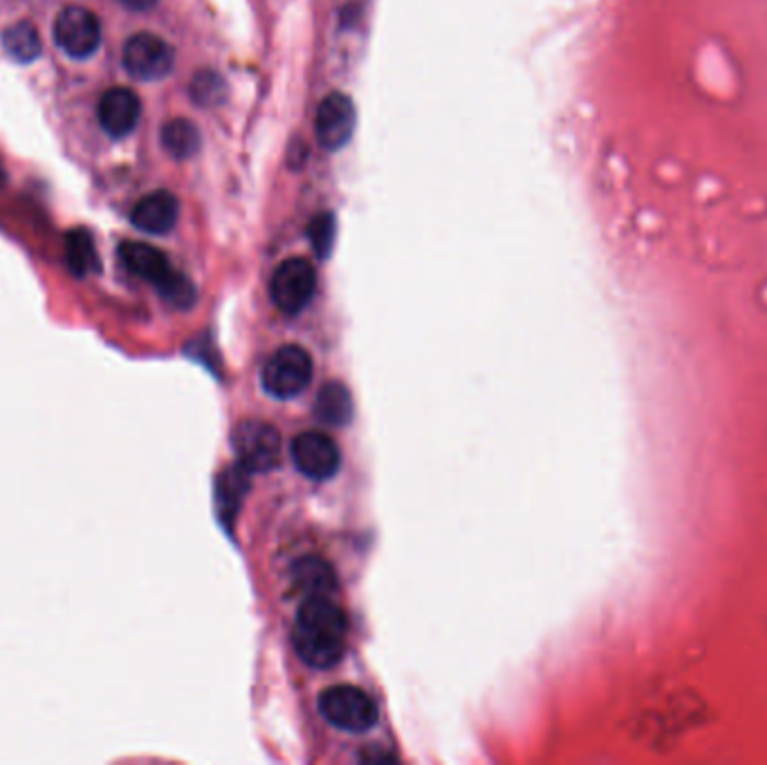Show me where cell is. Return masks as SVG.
Segmentation results:
<instances>
[{
    "label": "cell",
    "mask_w": 767,
    "mask_h": 765,
    "mask_svg": "<svg viewBox=\"0 0 767 765\" xmlns=\"http://www.w3.org/2000/svg\"><path fill=\"white\" fill-rule=\"evenodd\" d=\"M348 617L330 595L305 598L297 611L292 645L299 658L314 669L335 667L346 651Z\"/></svg>",
    "instance_id": "6da1fadb"
},
{
    "label": "cell",
    "mask_w": 767,
    "mask_h": 765,
    "mask_svg": "<svg viewBox=\"0 0 767 765\" xmlns=\"http://www.w3.org/2000/svg\"><path fill=\"white\" fill-rule=\"evenodd\" d=\"M119 258L130 275L153 283L164 301L175 308H189L196 301L194 283L171 267L168 258L153 245L128 241L119 245Z\"/></svg>",
    "instance_id": "7a4b0ae2"
},
{
    "label": "cell",
    "mask_w": 767,
    "mask_h": 765,
    "mask_svg": "<svg viewBox=\"0 0 767 765\" xmlns=\"http://www.w3.org/2000/svg\"><path fill=\"white\" fill-rule=\"evenodd\" d=\"M319 711L326 721L344 732L362 734L380 721L377 703L355 685H335L322 692Z\"/></svg>",
    "instance_id": "3957f363"
},
{
    "label": "cell",
    "mask_w": 767,
    "mask_h": 765,
    "mask_svg": "<svg viewBox=\"0 0 767 765\" xmlns=\"http://www.w3.org/2000/svg\"><path fill=\"white\" fill-rule=\"evenodd\" d=\"M260 382L265 393L272 397H297L312 382V357L301 346H281L265 362Z\"/></svg>",
    "instance_id": "277c9868"
},
{
    "label": "cell",
    "mask_w": 767,
    "mask_h": 765,
    "mask_svg": "<svg viewBox=\"0 0 767 765\" xmlns=\"http://www.w3.org/2000/svg\"><path fill=\"white\" fill-rule=\"evenodd\" d=\"M232 447L236 461L252 474L275 470L281 459L279 431L272 425L258 420L241 422L232 433Z\"/></svg>",
    "instance_id": "5b68a950"
},
{
    "label": "cell",
    "mask_w": 767,
    "mask_h": 765,
    "mask_svg": "<svg viewBox=\"0 0 767 765\" xmlns=\"http://www.w3.org/2000/svg\"><path fill=\"white\" fill-rule=\"evenodd\" d=\"M317 290V273L305 258L283 260L269 283L272 301L286 314H299L314 297Z\"/></svg>",
    "instance_id": "8992f818"
},
{
    "label": "cell",
    "mask_w": 767,
    "mask_h": 765,
    "mask_svg": "<svg viewBox=\"0 0 767 765\" xmlns=\"http://www.w3.org/2000/svg\"><path fill=\"white\" fill-rule=\"evenodd\" d=\"M175 63V53L171 45L149 32L135 34L124 45V68L130 77L140 81L164 79Z\"/></svg>",
    "instance_id": "52a82bcc"
},
{
    "label": "cell",
    "mask_w": 767,
    "mask_h": 765,
    "mask_svg": "<svg viewBox=\"0 0 767 765\" xmlns=\"http://www.w3.org/2000/svg\"><path fill=\"white\" fill-rule=\"evenodd\" d=\"M292 461L303 476L326 480L339 472L341 452L328 433L303 431L292 440Z\"/></svg>",
    "instance_id": "ba28073f"
},
{
    "label": "cell",
    "mask_w": 767,
    "mask_h": 765,
    "mask_svg": "<svg viewBox=\"0 0 767 765\" xmlns=\"http://www.w3.org/2000/svg\"><path fill=\"white\" fill-rule=\"evenodd\" d=\"M55 40L72 59H88L102 43V25L85 8H66L55 21Z\"/></svg>",
    "instance_id": "9c48e42d"
},
{
    "label": "cell",
    "mask_w": 767,
    "mask_h": 765,
    "mask_svg": "<svg viewBox=\"0 0 767 765\" xmlns=\"http://www.w3.org/2000/svg\"><path fill=\"white\" fill-rule=\"evenodd\" d=\"M314 128H317V140L324 149L339 151L352 138V128H355L352 102L339 93L328 95L317 108Z\"/></svg>",
    "instance_id": "30bf717a"
},
{
    "label": "cell",
    "mask_w": 767,
    "mask_h": 765,
    "mask_svg": "<svg viewBox=\"0 0 767 765\" xmlns=\"http://www.w3.org/2000/svg\"><path fill=\"white\" fill-rule=\"evenodd\" d=\"M100 124L102 128L111 135V138L119 140L132 132V128L138 126L140 115H142V104L140 97L128 88H111L108 93H104L100 102Z\"/></svg>",
    "instance_id": "8fae6325"
},
{
    "label": "cell",
    "mask_w": 767,
    "mask_h": 765,
    "mask_svg": "<svg viewBox=\"0 0 767 765\" xmlns=\"http://www.w3.org/2000/svg\"><path fill=\"white\" fill-rule=\"evenodd\" d=\"M177 216H179L177 198L168 192H153L135 205L130 220L140 232L162 236L175 228Z\"/></svg>",
    "instance_id": "7c38bea8"
},
{
    "label": "cell",
    "mask_w": 767,
    "mask_h": 765,
    "mask_svg": "<svg viewBox=\"0 0 767 765\" xmlns=\"http://www.w3.org/2000/svg\"><path fill=\"white\" fill-rule=\"evenodd\" d=\"M292 581L303 598L333 595L337 591L333 566L317 555H303L292 564Z\"/></svg>",
    "instance_id": "4fadbf2b"
},
{
    "label": "cell",
    "mask_w": 767,
    "mask_h": 765,
    "mask_svg": "<svg viewBox=\"0 0 767 765\" xmlns=\"http://www.w3.org/2000/svg\"><path fill=\"white\" fill-rule=\"evenodd\" d=\"M66 260L74 277H90L100 273V254L93 236L85 230H72L66 236Z\"/></svg>",
    "instance_id": "5bb4252c"
},
{
    "label": "cell",
    "mask_w": 767,
    "mask_h": 765,
    "mask_svg": "<svg viewBox=\"0 0 767 765\" xmlns=\"http://www.w3.org/2000/svg\"><path fill=\"white\" fill-rule=\"evenodd\" d=\"M162 147L175 160L194 158L200 149V132H198L196 124L185 119V117L166 121L162 128Z\"/></svg>",
    "instance_id": "9a60e30c"
},
{
    "label": "cell",
    "mask_w": 767,
    "mask_h": 765,
    "mask_svg": "<svg viewBox=\"0 0 767 765\" xmlns=\"http://www.w3.org/2000/svg\"><path fill=\"white\" fill-rule=\"evenodd\" d=\"M249 474L252 472L245 470L241 463L222 472V476L218 478V491H216L220 517L232 519L234 512L241 508L245 491L249 489Z\"/></svg>",
    "instance_id": "2e32d148"
},
{
    "label": "cell",
    "mask_w": 767,
    "mask_h": 765,
    "mask_svg": "<svg viewBox=\"0 0 767 765\" xmlns=\"http://www.w3.org/2000/svg\"><path fill=\"white\" fill-rule=\"evenodd\" d=\"M317 416L322 422L326 425H335L341 427L350 420L352 416V399L350 393L344 384L339 382H330L319 391L317 397Z\"/></svg>",
    "instance_id": "e0dca14e"
},
{
    "label": "cell",
    "mask_w": 767,
    "mask_h": 765,
    "mask_svg": "<svg viewBox=\"0 0 767 765\" xmlns=\"http://www.w3.org/2000/svg\"><path fill=\"white\" fill-rule=\"evenodd\" d=\"M3 48L14 61L30 63V61L38 59L43 45H40V36L36 32V27L32 23L23 21V23H16L3 32Z\"/></svg>",
    "instance_id": "ac0fdd59"
},
{
    "label": "cell",
    "mask_w": 767,
    "mask_h": 765,
    "mask_svg": "<svg viewBox=\"0 0 767 765\" xmlns=\"http://www.w3.org/2000/svg\"><path fill=\"white\" fill-rule=\"evenodd\" d=\"M310 241L312 247L317 250V254L322 258H326L333 250V241H335V218L333 213H322L312 220L310 224Z\"/></svg>",
    "instance_id": "d6986e66"
},
{
    "label": "cell",
    "mask_w": 767,
    "mask_h": 765,
    "mask_svg": "<svg viewBox=\"0 0 767 765\" xmlns=\"http://www.w3.org/2000/svg\"><path fill=\"white\" fill-rule=\"evenodd\" d=\"M216 81L213 74H205L200 72V77H196L194 81V97L200 102V104H209L211 97H218V93L222 90V85H216L211 88V83Z\"/></svg>",
    "instance_id": "ffe728a7"
},
{
    "label": "cell",
    "mask_w": 767,
    "mask_h": 765,
    "mask_svg": "<svg viewBox=\"0 0 767 765\" xmlns=\"http://www.w3.org/2000/svg\"><path fill=\"white\" fill-rule=\"evenodd\" d=\"M119 3L128 10H135V12H144V10H151L158 0H119Z\"/></svg>",
    "instance_id": "44dd1931"
}]
</instances>
